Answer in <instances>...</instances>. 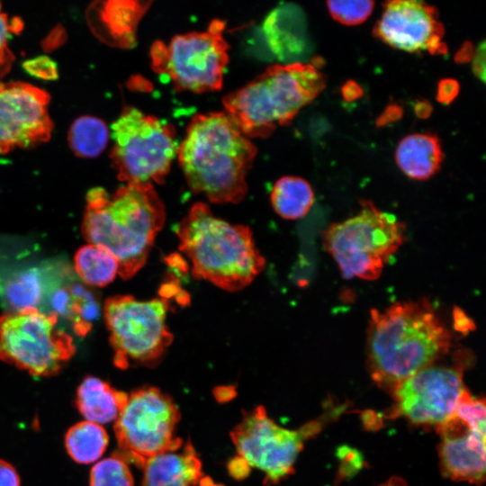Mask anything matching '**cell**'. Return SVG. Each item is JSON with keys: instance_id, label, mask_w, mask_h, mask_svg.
Here are the masks:
<instances>
[{"instance_id": "cell-1", "label": "cell", "mask_w": 486, "mask_h": 486, "mask_svg": "<svg viewBox=\"0 0 486 486\" xmlns=\"http://www.w3.org/2000/svg\"><path fill=\"white\" fill-rule=\"evenodd\" d=\"M453 335L428 300L373 309L367 329L372 379L392 393L406 379L448 353Z\"/></svg>"}, {"instance_id": "cell-2", "label": "cell", "mask_w": 486, "mask_h": 486, "mask_svg": "<svg viewBox=\"0 0 486 486\" xmlns=\"http://www.w3.org/2000/svg\"><path fill=\"white\" fill-rule=\"evenodd\" d=\"M256 148L224 112L194 115L177 158L190 190L216 203H237L247 194V176Z\"/></svg>"}, {"instance_id": "cell-3", "label": "cell", "mask_w": 486, "mask_h": 486, "mask_svg": "<svg viewBox=\"0 0 486 486\" xmlns=\"http://www.w3.org/2000/svg\"><path fill=\"white\" fill-rule=\"evenodd\" d=\"M165 220L153 184H125L112 194L96 187L86 195L82 233L89 244L111 254L119 274L129 279L145 265Z\"/></svg>"}, {"instance_id": "cell-4", "label": "cell", "mask_w": 486, "mask_h": 486, "mask_svg": "<svg viewBox=\"0 0 486 486\" xmlns=\"http://www.w3.org/2000/svg\"><path fill=\"white\" fill-rule=\"evenodd\" d=\"M179 248L191 260L192 274L229 292L248 286L262 272L265 258L251 230L213 215L196 202L176 228Z\"/></svg>"}, {"instance_id": "cell-5", "label": "cell", "mask_w": 486, "mask_h": 486, "mask_svg": "<svg viewBox=\"0 0 486 486\" xmlns=\"http://www.w3.org/2000/svg\"><path fill=\"white\" fill-rule=\"evenodd\" d=\"M325 86L324 75L312 63L273 65L227 94L224 112L248 139L266 138L290 123Z\"/></svg>"}, {"instance_id": "cell-6", "label": "cell", "mask_w": 486, "mask_h": 486, "mask_svg": "<svg viewBox=\"0 0 486 486\" xmlns=\"http://www.w3.org/2000/svg\"><path fill=\"white\" fill-rule=\"evenodd\" d=\"M361 206L355 216L329 224L322 243L344 278L374 281L406 241V225L370 201Z\"/></svg>"}, {"instance_id": "cell-7", "label": "cell", "mask_w": 486, "mask_h": 486, "mask_svg": "<svg viewBox=\"0 0 486 486\" xmlns=\"http://www.w3.org/2000/svg\"><path fill=\"white\" fill-rule=\"evenodd\" d=\"M110 134L120 180L126 184H162L179 146L171 123L130 106L112 122Z\"/></svg>"}, {"instance_id": "cell-8", "label": "cell", "mask_w": 486, "mask_h": 486, "mask_svg": "<svg viewBox=\"0 0 486 486\" xmlns=\"http://www.w3.org/2000/svg\"><path fill=\"white\" fill-rule=\"evenodd\" d=\"M225 22L213 20L202 32L176 35L150 49L153 70L166 76L178 91L195 94L220 90L229 62L223 37Z\"/></svg>"}, {"instance_id": "cell-9", "label": "cell", "mask_w": 486, "mask_h": 486, "mask_svg": "<svg viewBox=\"0 0 486 486\" xmlns=\"http://www.w3.org/2000/svg\"><path fill=\"white\" fill-rule=\"evenodd\" d=\"M75 350L53 313L31 309L0 317V359L33 376L58 374Z\"/></svg>"}, {"instance_id": "cell-10", "label": "cell", "mask_w": 486, "mask_h": 486, "mask_svg": "<svg viewBox=\"0 0 486 486\" xmlns=\"http://www.w3.org/2000/svg\"><path fill=\"white\" fill-rule=\"evenodd\" d=\"M167 309L164 298L139 301L116 295L105 301L104 314L117 367L154 365L161 360L174 339L166 323Z\"/></svg>"}, {"instance_id": "cell-11", "label": "cell", "mask_w": 486, "mask_h": 486, "mask_svg": "<svg viewBox=\"0 0 486 486\" xmlns=\"http://www.w3.org/2000/svg\"><path fill=\"white\" fill-rule=\"evenodd\" d=\"M179 419L174 401L158 388L132 392L115 419L119 450L113 454L142 468L154 455L183 445V440L175 435Z\"/></svg>"}, {"instance_id": "cell-12", "label": "cell", "mask_w": 486, "mask_h": 486, "mask_svg": "<svg viewBox=\"0 0 486 486\" xmlns=\"http://www.w3.org/2000/svg\"><path fill=\"white\" fill-rule=\"evenodd\" d=\"M322 424L321 418L290 430L278 426L268 418L264 407L257 406L243 412L230 436L238 456L249 467L264 472L265 483L272 485L292 473L303 442L319 432Z\"/></svg>"}, {"instance_id": "cell-13", "label": "cell", "mask_w": 486, "mask_h": 486, "mask_svg": "<svg viewBox=\"0 0 486 486\" xmlns=\"http://www.w3.org/2000/svg\"><path fill=\"white\" fill-rule=\"evenodd\" d=\"M485 400L465 389L452 416L436 428L443 473L454 481L482 483L485 480Z\"/></svg>"}, {"instance_id": "cell-14", "label": "cell", "mask_w": 486, "mask_h": 486, "mask_svg": "<svg viewBox=\"0 0 486 486\" xmlns=\"http://www.w3.org/2000/svg\"><path fill=\"white\" fill-rule=\"evenodd\" d=\"M464 365L431 364L402 382L392 392L397 411L412 423L439 427L454 413L465 389Z\"/></svg>"}, {"instance_id": "cell-15", "label": "cell", "mask_w": 486, "mask_h": 486, "mask_svg": "<svg viewBox=\"0 0 486 486\" xmlns=\"http://www.w3.org/2000/svg\"><path fill=\"white\" fill-rule=\"evenodd\" d=\"M49 96L21 82L0 84V153L46 141L52 130Z\"/></svg>"}, {"instance_id": "cell-16", "label": "cell", "mask_w": 486, "mask_h": 486, "mask_svg": "<svg viewBox=\"0 0 486 486\" xmlns=\"http://www.w3.org/2000/svg\"><path fill=\"white\" fill-rule=\"evenodd\" d=\"M374 34L391 47L408 51L446 54L444 27L436 9L422 1L393 0L383 4V11L374 27Z\"/></svg>"}, {"instance_id": "cell-17", "label": "cell", "mask_w": 486, "mask_h": 486, "mask_svg": "<svg viewBox=\"0 0 486 486\" xmlns=\"http://www.w3.org/2000/svg\"><path fill=\"white\" fill-rule=\"evenodd\" d=\"M69 266L46 264L28 266L0 278V300L10 311L41 310L50 292L70 278Z\"/></svg>"}, {"instance_id": "cell-18", "label": "cell", "mask_w": 486, "mask_h": 486, "mask_svg": "<svg viewBox=\"0 0 486 486\" xmlns=\"http://www.w3.org/2000/svg\"><path fill=\"white\" fill-rule=\"evenodd\" d=\"M141 486H196L202 479V463L190 442L146 461Z\"/></svg>"}, {"instance_id": "cell-19", "label": "cell", "mask_w": 486, "mask_h": 486, "mask_svg": "<svg viewBox=\"0 0 486 486\" xmlns=\"http://www.w3.org/2000/svg\"><path fill=\"white\" fill-rule=\"evenodd\" d=\"M267 41L282 58L302 57L308 49L306 22L303 14L293 5L274 9L265 22Z\"/></svg>"}, {"instance_id": "cell-20", "label": "cell", "mask_w": 486, "mask_h": 486, "mask_svg": "<svg viewBox=\"0 0 486 486\" xmlns=\"http://www.w3.org/2000/svg\"><path fill=\"white\" fill-rule=\"evenodd\" d=\"M395 160L410 178L428 179L439 170L442 164L441 142L436 135L430 132L408 135L399 142Z\"/></svg>"}, {"instance_id": "cell-21", "label": "cell", "mask_w": 486, "mask_h": 486, "mask_svg": "<svg viewBox=\"0 0 486 486\" xmlns=\"http://www.w3.org/2000/svg\"><path fill=\"white\" fill-rule=\"evenodd\" d=\"M127 400L125 392L114 389L108 382L86 376L77 387L76 406L87 421L99 425L115 420Z\"/></svg>"}, {"instance_id": "cell-22", "label": "cell", "mask_w": 486, "mask_h": 486, "mask_svg": "<svg viewBox=\"0 0 486 486\" xmlns=\"http://www.w3.org/2000/svg\"><path fill=\"white\" fill-rule=\"evenodd\" d=\"M270 200L279 216L286 220H297L304 217L310 210L314 202V193L305 179L286 176L274 183Z\"/></svg>"}, {"instance_id": "cell-23", "label": "cell", "mask_w": 486, "mask_h": 486, "mask_svg": "<svg viewBox=\"0 0 486 486\" xmlns=\"http://www.w3.org/2000/svg\"><path fill=\"white\" fill-rule=\"evenodd\" d=\"M75 271L86 285L104 287L119 274L116 259L104 249L87 244L81 247L74 257Z\"/></svg>"}, {"instance_id": "cell-24", "label": "cell", "mask_w": 486, "mask_h": 486, "mask_svg": "<svg viewBox=\"0 0 486 486\" xmlns=\"http://www.w3.org/2000/svg\"><path fill=\"white\" fill-rule=\"evenodd\" d=\"M108 442L105 429L90 421L75 424L65 436L68 455L79 464H90L98 460L104 453Z\"/></svg>"}, {"instance_id": "cell-25", "label": "cell", "mask_w": 486, "mask_h": 486, "mask_svg": "<svg viewBox=\"0 0 486 486\" xmlns=\"http://www.w3.org/2000/svg\"><path fill=\"white\" fill-rule=\"evenodd\" d=\"M110 137V130L103 120L84 115L71 124L68 130V144L77 157L93 158L105 149Z\"/></svg>"}, {"instance_id": "cell-26", "label": "cell", "mask_w": 486, "mask_h": 486, "mask_svg": "<svg viewBox=\"0 0 486 486\" xmlns=\"http://www.w3.org/2000/svg\"><path fill=\"white\" fill-rule=\"evenodd\" d=\"M133 477L120 457L112 454L95 464L90 472V486H133Z\"/></svg>"}, {"instance_id": "cell-27", "label": "cell", "mask_w": 486, "mask_h": 486, "mask_svg": "<svg viewBox=\"0 0 486 486\" xmlns=\"http://www.w3.org/2000/svg\"><path fill=\"white\" fill-rule=\"evenodd\" d=\"M328 9L331 16L346 25H356L364 22L372 14L373 1H328Z\"/></svg>"}, {"instance_id": "cell-28", "label": "cell", "mask_w": 486, "mask_h": 486, "mask_svg": "<svg viewBox=\"0 0 486 486\" xmlns=\"http://www.w3.org/2000/svg\"><path fill=\"white\" fill-rule=\"evenodd\" d=\"M23 68L28 74L40 79L53 80L58 77L57 65L53 59L47 56L26 60L23 63Z\"/></svg>"}, {"instance_id": "cell-29", "label": "cell", "mask_w": 486, "mask_h": 486, "mask_svg": "<svg viewBox=\"0 0 486 486\" xmlns=\"http://www.w3.org/2000/svg\"><path fill=\"white\" fill-rule=\"evenodd\" d=\"M13 27L4 13L0 11V76L8 70L13 56L7 47Z\"/></svg>"}, {"instance_id": "cell-30", "label": "cell", "mask_w": 486, "mask_h": 486, "mask_svg": "<svg viewBox=\"0 0 486 486\" xmlns=\"http://www.w3.org/2000/svg\"><path fill=\"white\" fill-rule=\"evenodd\" d=\"M459 93V84L455 79L445 78L437 85L436 100L444 104H449Z\"/></svg>"}, {"instance_id": "cell-31", "label": "cell", "mask_w": 486, "mask_h": 486, "mask_svg": "<svg viewBox=\"0 0 486 486\" xmlns=\"http://www.w3.org/2000/svg\"><path fill=\"white\" fill-rule=\"evenodd\" d=\"M20 477L15 468L0 459V486H20Z\"/></svg>"}, {"instance_id": "cell-32", "label": "cell", "mask_w": 486, "mask_h": 486, "mask_svg": "<svg viewBox=\"0 0 486 486\" xmlns=\"http://www.w3.org/2000/svg\"><path fill=\"white\" fill-rule=\"evenodd\" d=\"M472 71L482 82L485 80V43L482 41L472 57Z\"/></svg>"}, {"instance_id": "cell-33", "label": "cell", "mask_w": 486, "mask_h": 486, "mask_svg": "<svg viewBox=\"0 0 486 486\" xmlns=\"http://www.w3.org/2000/svg\"><path fill=\"white\" fill-rule=\"evenodd\" d=\"M402 108L397 104H391L386 107L384 112L377 120V125L382 126L390 122L398 121L402 116Z\"/></svg>"}, {"instance_id": "cell-34", "label": "cell", "mask_w": 486, "mask_h": 486, "mask_svg": "<svg viewBox=\"0 0 486 486\" xmlns=\"http://www.w3.org/2000/svg\"><path fill=\"white\" fill-rule=\"evenodd\" d=\"M342 95L345 100L352 102L363 95V89L355 81L349 80L342 86Z\"/></svg>"}, {"instance_id": "cell-35", "label": "cell", "mask_w": 486, "mask_h": 486, "mask_svg": "<svg viewBox=\"0 0 486 486\" xmlns=\"http://www.w3.org/2000/svg\"><path fill=\"white\" fill-rule=\"evenodd\" d=\"M249 466L247 464V463L241 459L239 456L238 459H235L234 461L230 462L229 465V470L230 473L235 478H243L246 476L248 472Z\"/></svg>"}, {"instance_id": "cell-36", "label": "cell", "mask_w": 486, "mask_h": 486, "mask_svg": "<svg viewBox=\"0 0 486 486\" xmlns=\"http://www.w3.org/2000/svg\"><path fill=\"white\" fill-rule=\"evenodd\" d=\"M474 54V49L470 42H465L457 50L454 59L458 63H466L472 59Z\"/></svg>"}, {"instance_id": "cell-37", "label": "cell", "mask_w": 486, "mask_h": 486, "mask_svg": "<svg viewBox=\"0 0 486 486\" xmlns=\"http://www.w3.org/2000/svg\"><path fill=\"white\" fill-rule=\"evenodd\" d=\"M432 105L428 101L422 100L416 102L414 105V112L419 118H428L432 112Z\"/></svg>"}, {"instance_id": "cell-38", "label": "cell", "mask_w": 486, "mask_h": 486, "mask_svg": "<svg viewBox=\"0 0 486 486\" xmlns=\"http://www.w3.org/2000/svg\"><path fill=\"white\" fill-rule=\"evenodd\" d=\"M380 486H408V484L403 479L394 476Z\"/></svg>"}, {"instance_id": "cell-39", "label": "cell", "mask_w": 486, "mask_h": 486, "mask_svg": "<svg viewBox=\"0 0 486 486\" xmlns=\"http://www.w3.org/2000/svg\"><path fill=\"white\" fill-rule=\"evenodd\" d=\"M199 486H221V485L215 484L209 477H206V478H202Z\"/></svg>"}]
</instances>
